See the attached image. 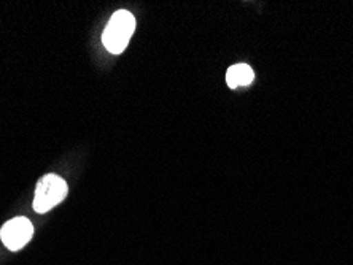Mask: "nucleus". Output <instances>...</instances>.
Returning <instances> with one entry per match:
<instances>
[{
    "label": "nucleus",
    "instance_id": "4",
    "mask_svg": "<svg viewBox=\"0 0 353 265\" xmlns=\"http://www.w3.org/2000/svg\"><path fill=\"white\" fill-rule=\"evenodd\" d=\"M253 78H255V74H253V70L247 64L232 65L226 74L228 86L232 87V89L239 86L250 85V83L253 81Z\"/></svg>",
    "mask_w": 353,
    "mask_h": 265
},
{
    "label": "nucleus",
    "instance_id": "3",
    "mask_svg": "<svg viewBox=\"0 0 353 265\" xmlns=\"http://www.w3.org/2000/svg\"><path fill=\"white\" fill-rule=\"evenodd\" d=\"M32 235L34 226L26 218H14V220L5 222L2 231H0V238H2L3 245L12 251H18L24 245H28Z\"/></svg>",
    "mask_w": 353,
    "mask_h": 265
},
{
    "label": "nucleus",
    "instance_id": "2",
    "mask_svg": "<svg viewBox=\"0 0 353 265\" xmlns=\"http://www.w3.org/2000/svg\"><path fill=\"white\" fill-rule=\"evenodd\" d=\"M67 195V183L58 175H45L39 181L35 189L34 210L37 213H46L61 204Z\"/></svg>",
    "mask_w": 353,
    "mask_h": 265
},
{
    "label": "nucleus",
    "instance_id": "1",
    "mask_svg": "<svg viewBox=\"0 0 353 265\" xmlns=\"http://www.w3.org/2000/svg\"><path fill=\"white\" fill-rule=\"evenodd\" d=\"M134 29H136V19L132 14L126 10H119L110 18L105 30H103V45L113 54L123 53L132 37Z\"/></svg>",
    "mask_w": 353,
    "mask_h": 265
}]
</instances>
